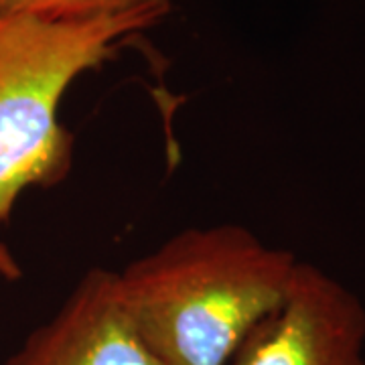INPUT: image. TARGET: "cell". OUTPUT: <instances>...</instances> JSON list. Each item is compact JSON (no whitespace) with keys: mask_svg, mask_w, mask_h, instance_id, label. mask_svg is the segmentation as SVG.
<instances>
[{"mask_svg":"<svg viewBox=\"0 0 365 365\" xmlns=\"http://www.w3.org/2000/svg\"><path fill=\"white\" fill-rule=\"evenodd\" d=\"M297 262L244 225L191 227L116 272L118 294L160 365H227L282 302Z\"/></svg>","mask_w":365,"mask_h":365,"instance_id":"obj_1","label":"cell"},{"mask_svg":"<svg viewBox=\"0 0 365 365\" xmlns=\"http://www.w3.org/2000/svg\"><path fill=\"white\" fill-rule=\"evenodd\" d=\"M165 16L144 11L55 23L0 9V222L26 189L69 175L73 136L59 122V106L71 83Z\"/></svg>","mask_w":365,"mask_h":365,"instance_id":"obj_2","label":"cell"},{"mask_svg":"<svg viewBox=\"0 0 365 365\" xmlns=\"http://www.w3.org/2000/svg\"><path fill=\"white\" fill-rule=\"evenodd\" d=\"M364 349V302L319 266L299 260L282 302L227 365H365Z\"/></svg>","mask_w":365,"mask_h":365,"instance_id":"obj_3","label":"cell"},{"mask_svg":"<svg viewBox=\"0 0 365 365\" xmlns=\"http://www.w3.org/2000/svg\"><path fill=\"white\" fill-rule=\"evenodd\" d=\"M4 365H160L118 294L116 272L91 268L51 321L37 327Z\"/></svg>","mask_w":365,"mask_h":365,"instance_id":"obj_4","label":"cell"},{"mask_svg":"<svg viewBox=\"0 0 365 365\" xmlns=\"http://www.w3.org/2000/svg\"><path fill=\"white\" fill-rule=\"evenodd\" d=\"M0 9L55 23H78L128 13L170 11V0H0Z\"/></svg>","mask_w":365,"mask_h":365,"instance_id":"obj_5","label":"cell"},{"mask_svg":"<svg viewBox=\"0 0 365 365\" xmlns=\"http://www.w3.org/2000/svg\"><path fill=\"white\" fill-rule=\"evenodd\" d=\"M0 276L4 280H19L23 276V270H21L16 258L2 242H0Z\"/></svg>","mask_w":365,"mask_h":365,"instance_id":"obj_6","label":"cell"}]
</instances>
